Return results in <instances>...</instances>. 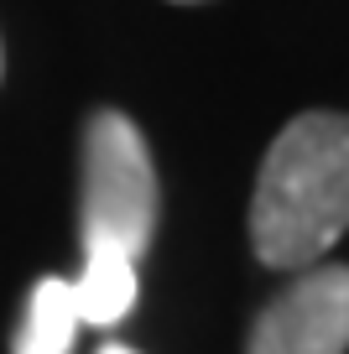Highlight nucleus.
I'll return each mask as SVG.
<instances>
[{"mask_svg":"<svg viewBox=\"0 0 349 354\" xmlns=\"http://www.w3.org/2000/svg\"><path fill=\"white\" fill-rule=\"evenodd\" d=\"M349 234V115L307 110L282 125L256 177L251 245L276 271H307Z\"/></svg>","mask_w":349,"mask_h":354,"instance_id":"obj_1","label":"nucleus"},{"mask_svg":"<svg viewBox=\"0 0 349 354\" xmlns=\"http://www.w3.org/2000/svg\"><path fill=\"white\" fill-rule=\"evenodd\" d=\"M84 328H115L136 308V261L120 250H84V271L68 281Z\"/></svg>","mask_w":349,"mask_h":354,"instance_id":"obj_4","label":"nucleus"},{"mask_svg":"<svg viewBox=\"0 0 349 354\" xmlns=\"http://www.w3.org/2000/svg\"><path fill=\"white\" fill-rule=\"evenodd\" d=\"M99 354H136V349H125V344H105Z\"/></svg>","mask_w":349,"mask_h":354,"instance_id":"obj_6","label":"nucleus"},{"mask_svg":"<svg viewBox=\"0 0 349 354\" xmlns=\"http://www.w3.org/2000/svg\"><path fill=\"white\" fill-rule=\"evenodd\" d=\"M156 230V172L141 131L120 110H99L84 131L78 234L84 250H120L141 261Z\"/></svg>","mask_w":349,"mask_h":354,"instance_id":"obj_2","label":"nucleus"},{"mask_svg":"<svg viewBox=\"0 0 349 354\" xmlns=\"http://www.w3.org/2000/svg\"><path fill=\"white\" fill-rule=\"evenodd\" d=\"M245 354H349V266H307L256 318Z\"/></svg>","mask_w":349,"mask_h":354,"instance_id":"obj_3","label":"nucleus"},{"mask_svg":"<svg viewBox=\"0 0 349 354\" xmlns=\"http://www.w3.org/2000/svg\"><path fill=\"white\" fill-rule=\"evenodd\" d=\"M78 328H84V323H78L68 281L42 277L32 287V302H26V318H21V333H16L11 354H73Z\"/></svg>","mask_w":349,"mask_h":354,"instance_id":"obj_5","label":"nucleus"}]
</instances>
